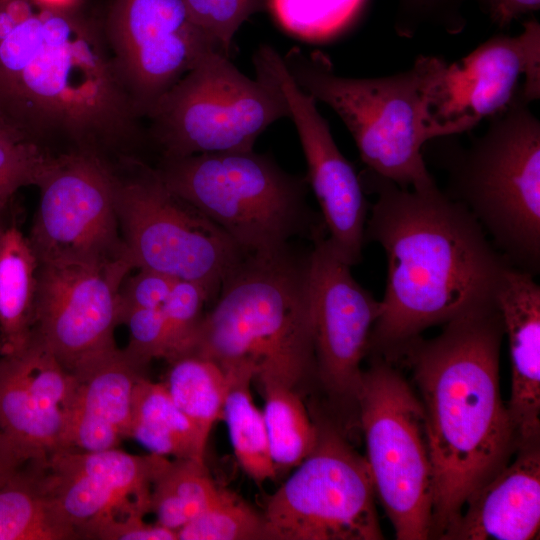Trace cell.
<instances>
[{"label":"cell","instance_id":"18","mask_svg":"<svg viewBox=\"0 0 540 540\" xmlns=\"http://www.w3.org/2000/svg\"><path fill=\"white\" fill-rule=\"evenodd\" d=\"M164 458L118 448L59 449L45 462L43 479L81 539L87 528L107 517L150 512L152 481Z\"/></svg>","mask_w":540,"mask_h":540},{"label":"cell","instance_id":"12","mask_svg":"<svg viewBox=\"0 0 540 540\" xmlns=\"http://www.w3.org/2000/svg\"><path fill=\"white\" fill-rule=\"evenodd\" d=\"M117 184L118 176L96 150L49 155L35 183L40 199L28 238L38 262L129 258L117 215Z\"/></svg>","mask_w":540,"mask_h":540},{"label":"cell","instance_id":"24","mask_svg":"<svg viewBox=\"0 0 540 540\" xmlns=\"http://www.w3.org/2000/svg\"><path fill=\"white\" fill-rule=\"evenodd\" d=\"M39 262L16 225L0 227V353L24 347L33 333Z\"/></svg>","mask_w":540,"mask_h":540},{"label":"cell","instance_id":"2","mask_svg":"<svg viewBox=\"0 0 540 540\" xmlns=\"http://www.w3.org/2000/svg\"><path fill=\"white\" fill-rule=\"evenodd\" d=\"M364 191L377 195L365 240L387 258L380 311L369 351L399 356L425 329L495 300L507 259L474 216L436 189H404L374 172L359 174Z\"/></svg>","mask_w":540,"mask_h":540},{"label":"cell","instance_id":"23","mask_svg":"<svg viewBox=\"0 0 540 540\" xmlns=\"http://www.w3.org/2000/svg\"><path fill=\"white\" fill-rule=\"evenodd\" d=\"M45 462H26L0 479V540L79 539L46 489Z\"/></svg>","mask_w":540,"mask_h":540},{"label":"cell","instance_id":"28","mask_svg":"<svg viewBox=\"0 0 540 540\" xmlns=\"http://www.w3.org/2000/svg\"><path fill=\"white\" fill-rule=\"evenodd\" d=\"M265 398L263 416L271 456L277 472L298 466L315 448L318 428L293 387L261 386Z\"/></svg>","mask_w":540,"mask_h":540},{"label":"cell","instance_id":"5","mask_svg":"<svg viewBox=\"0 0 540 540\" xmlns=\"http://www.w3.org/2000/svg\"><path fill=\"white\" fill-rule=\"evenodd\" d=\"M283 60L296 84L340 117L369 171L404 189H438L422 149L455 135L446 121L450 64L444 59L420 55L409 69L374 78L341 76L319 51L292 48Z\"/></svg>","mask_w":540,"mask_h":540},{"label":"cell","instance_id":"9","mask_svg":"<svg viewBox=\"0 0 540 540\" xmlns=\"http://www.w3.org/2000/svg\"><path fill=\"white\" fill-rule=\"evenodd\" d=\"M366 461L398 540L432 538L433 468L425 412L405 378L378 357L356 395Z\"/></svg>","mask_w":540,"mask_h":540},{"label":"cell","instance_id":"10","mask_svg":"<svg viewBox=\"0 0 540 540\" xmlns=\"http://www.w3.org/2000/svg\"><path fill=\"white\" fill-rule=\"evenodd\" d=\"M132 164L126 178L118 177L116 202L121 237L134 268L201 283L217 296L224 278L246 254L171 191L155 168Z\"/></svg>","mask_w":540,"mask_h":540},{"label":"cell","instance_id":"1","mask_svg":"<svg viewBox=\"0 0 540 540\" xmlns=\"http://www.w3.org/2000/svg\"><path fill=\"white\" fill-rule=\"evenodd\" d=\"M0 114L98 152L140 136L103 23L75 2L0 0Z\"/></svg>","mask_w":540,"mask_h":540},{"label":"cell","instance_id":"39","mask_svg":"<svg viewBox=\"0 0 540 540\" xmlns=\"http://www.w3.org/2000/svg\"><path fill=\"white\" fill-rule=\"evenodd\" d=\"M484 9L499 28H507L513 21L536 12L540 0H484Z\"/></svg>","mask_w":540,"mask_h":540},{"label":"cell","instance_id":"15","mask_svg":"<svg viewBox=\"0 0 540 540\" xmlns=\"http://www.w3.org/2000/svg\"><path fill=\"white\" fill-rule=\"evenodd\" d=\"M254 65L257 74L279 88L287 103L306 159V179L321 208L331 247L350 266L359 263L368 213L360 176L337 147L317 101L291 77L283 56L264 44L255 52Z\"/></svg>","mask_w":540,"mask_h":540},{"label":"cell","instance_id":"8","mask_svg":"<svg viewBox=\"0 0 540 540\" xmlns=\"http://www.w3.org/2000/svg\"><path fill=\"white\" fill-rule=\"evenodd\" d=\"M284 117L287 103L270 79L249 78L216 51L206 53L146 116L161 158L253 150L267 127Z\"/></svg>","mask_w":540,"mask_h":540},{"label":"cell","instance_id":"21","mask_svg":"<svg viewBox=\"0 0 540 540\" xmlns=\"http://www.w3.org/2000/svg\"><path fill=\"white\" fill-rule=\"evenodd\" d=\"M144 370L117 348L73 374L64 449L100 451L118 448L130 438L134 389Z\"/></svg>","mask_w":540,"mask_h":540},{"label":"cell","instance_id":"38","mask_svg":"<svg viewBox=\"0 0 540 540\" xmlns=\"http://www.w3.org/2000/svg\"><path fill=\"white\" fill-rule=\"evenodd\" d=\"M176 279L149 269L123 281L119 290L120 315L128 309L160 308L167 299Z\"/></svg>","mask_w":540,"mask_h":540},{"label":"cell","instance_id":"11","mask_svg":"<svg viewBox=\"0 0 540 540\" xmlns=\"http://www.w3.org/2000/svg\"><path fill=\"white\" fill-rule=\"evenodd\" d=\"M317 424L313 451L267 500L268 540H380L365 457L330 423Z\"/></svg>","mask_w":540,"mask_h":540},{"label":"cell","instance_id":"35","mask_svg":"<svg viewBox=\"0 0 540 540\" xmlns=\"http://www.w3.org/2000/svg\"><path fill=\"white\" fill-rule=\"evenodd\" d=\"M484 0H398L395 29L399 35L410 37L422 25H434L456 34L463 30L464 6Z\"/></svg>","mask_w":540,"mask_h":540},{"label":"cell","instance_id":"7","mask_svg":"<svg viewBox=\"0 0 540 540\" xmlns=\"http://www.w3.org/2000/svg\"><path fill=\"white\" fill-rule=\"evenodd\" d=\"M166 186L217 224L245 254L271 252L324 229L306 203L307 179L254 150L161 158Z\"/></svg>","mask_w":540,"mask_h":540},{"label":"cell","instance_id":"43","mask_svg":"<svg viewBox=\"0 0 540 540\" xmlns=\"http://www.w3.org/2000/svg\"><path fill=\"white\" fill-rule=\"evenodd\" d=\"M1 224H2V222H0V227H1Z\"/></svg>","mask_w":540,"mask_h":540},{"label":"cell","instance_id":"3","mask_svg":"<svg viewBox=\"0 0 540 540\" xmlns=\"http://www.w3.org/2000/svg\"><path fill=\"white\" fill-rule=\"evenodd\" d=\"M445 324L438 336H419L401 351L413 370L426 417L433 468L432 537L438 539L518 447L500 394L504 326L495 300Z\"/></svg>","mask_w":540,"mask_h":540},{"label":"cell","instance_id":"13","mask_svg":"<svg viewBox=\"0 0 540 540\" xmlns=\"http://www.w3.org/2000/svg\"><path fill=\"white\" fill-rule=\"evenodd\" d=\"M129 258L101 263H39L33 332L71 374L117 349L119 290Z\"/></svg>","mask_w":540,"mask_h":540},{"label":"cell","instance_id":"30","mask_svg":"<svg viewBox=\"0 0 540 540\" xmlns=\"http://www.w3.org/2000/svg\"><path fill=\"white\" fill-rule=\"evenodd\" d=\"M177 540H268L263 513L219 488L212 502L177 531Z\"/></svg>","mask_w":540,"mask_h":540},{"label":"cell","instance_id":"37","mask_svg":"<svg viewBox=\"0 0 540 540\" xmlns=\"http://www.w3.org/2000/svg\"><path fill=\"white\" fill-rule=\"evenodd\" d=\"M145 514L133 512L119 517H107L81 535V539L100 540H177V533L157 522L148 523Z\"/></svg>","mask_w":540,"mask_h":540},{"label":"cell","instance_id":"33","mask_svg":"<svg viewBox=\"0 0 540 540\" xmlns=\"http://www.w3.org/2000/svg\"><path fill=\"white\" fill-rule=\"evenodd\" d=\"M48 156L39 141L23 131L0 136V214L20 188L35 185Z\"/></svg>","mask_w":540,"mask_h":540},{"label":"cell","instance_id":"27","mask_svg":"<svg viewBox=\"0 0 540 540\" xmlns=\"http://www.w3.org/2000/svg\"><path fill=\"white\" fill-rule=\"evenodd\" d=\"M218 490L205 460L165 457L152 481L150 512L158 524L177 533L212 502Z\"/></svg>","mask_w":540,"mask_h":540},{"label":"cell","instance_id":"29","mask_svg":"<svg viewBox=\"0 0 540 540\" xmlns=\"http://www.w3.org/2000/svg\"><path fill=\"white\" fill-rule=\"evenodd\" d=\"M250 380H233L225 399L224 417L235 456L244 470L255 482L274 479V465L266 424L261 412L252 400Z\"/></svg>","mask_w":540,"mask_h":540},{"label":"cell","instance_id":"26","mask_svg":"<svg viewBox=\"0 0 540 540\" xmlns=\"http://www.w3.org/2000/svg\"><path fill=\"white\" fill-rule=\"evenodd\" d=\"M163 383L177 407L195 426L206 450L211 429L222 415L232 380L215 362L194 354L169 362Z\"/></svg>","mask_w":540,"mask_h":540},{"label":"cell","instance_id":"31","mask_svg":"<svg viewBox=\"0 0 540 540\" xmlns=\"http://www.w3.org/2000/svg\"><path fill=\"white\" fill-rule=\"evenodd\" d=\"M213 297L201 283L176 280L161 307L166 324L164 359L168 362L186 353L204 315L203 306Z\"/></svg>","mask_w":540,"mask_h":540},{"label":"cell","instance_id":"22","mask_svg":"<svg viewBox=\"0 0 540 540\" xmlns=\"http://www.w3.org/2000/svg\"><path fill=\"white\" fill-rule=\"evenodd\" d=\"M532 274L509 265L495 302L509 342L512 380L509 414L518 446L540 435V286Z\"/></svg>","mask_w":540,"mask_h":540},{"label":"cell","instance_id":"41","mask_svg":"<svg viewBox=\"0 0 540 540\" xmlns=\"http://www.w3.org/2000/svg\"><path fill=\"white\" fill-rule=\"evenodd\" d=\"M15 131H23L0 114V136ZM24 132V131H23ZM26 133V132H25Z\"/></svg>","mask_w":540,"mask_h":540},{"label":"cell","instance_id":"4","mask_svg":"<svg viewBox=\"0 0 540 540\" xmlns=\"http://www.w3.org/2000/svg\"><path fill=\"white\" fill-rule=\"evenodd\" d=\"M186 354L215 362L231 380L295 388L315 371L310 251L288 244L246 254L222 281Z\"/></svg>","mask_w":540,"mask_h":540},{"label":"cell","instance_id":"19","mask_svg":"<svg viewBox=\"0 0 540 540\" xmlns=\"http://www.w3.org/2000/svg\"><path fill=\"white\" fill-rule=\"evenodd\" d=\"M446 121L457 134L503 111L514 99L540 97V24L532 17L517 35H495L450 64Z\"/></svg>","mask_w":540,"mask_h":540},{"label":"cell","instance_id":"34","mask_svg":"<svg viewBox=\"0 0 540 540\" xmlns=\"http://www.w3.org/2000/svg\"><path fill=\"white\" fill-rule=\"evenodd\" d=\"M279 22L287 29L309 33L341 22L359 0H266Z\"/></svg>","mask_w":540,"mask_h":540},{"label":"cell","instance_id":"42","mask_svg":"<svg viewBox=\"0 0 540 540\" xmlns=\"http://www.w3.org/2000/svg\"><path fill=\"white\" fill-rule=\"evenodd\" d=\"M45 1H48V2H54V3H69V2H74L73 0H45Z\"/></svg>","mask_w":540,"mask_h":540},{"label":"cell","instance_id":"25","mask_svg":"<svg viewBox=\"0 0 540 540\" xmlns=\"http://www.w3.org/2000/svg\"><path fill=\"white\" fill-rule=\"evenodd\" d=\"M152 454L205 460L197 430L163 383L142 376L133 394L131 437Z\"/></svg>","mask_w":540,"mask_h":540},{"label":"cell","instance_id":"32","mask_svg":"<svg viewBox=\"0 0 540 540\" xmlns=\"http://www.w3.org/2000/svg\"><path fill=\"white\" fill-rule=\"evenodd\" d=\"M192 22L213 47L230 57L233 38L253 14L266 8V0H184Z\"/></svg>","mask_w":540,"mask_h":540},{"label":"cell","instance_id":"6","mask_svg":"<svg viewBox=\"0 0 540 540\" xmlns=\"http://www.w3.org/2000/svg\"><path fill=\"white\" fill-rule=\"evenodd\" d=\"M520 97L490 117L486 131L453 151L449 198L478 221L514 267L540 271V121Z\"/></svg>","mask_w":540,"mask_h":540},{"label":"cell","instance_id":"17","mask_svg":"<svg viewBox=\"0 0 540 540\" xmlns=\"http://www.w3.org/2000/svg\"><path fill=\"white\" fill-rule=\"evenodd\" d=\"M75 377L33 332L0 358V431L23 462H45L64 449Z\"/></svg>","mask_w":540,"mask_h":540},{"label":"cell","instance_id":"36","mask_svg":"<svg viewBox=\"0 0 540 540\" xmlns=\"http://www.w3.org/2000/svg\"><path fill=\"white\" fill-rule=\"evenodd\" d=\"M129 329V344L124 350L136 363L146 368L166 352V324L160 308L128 309L121 313L120 323Z\"/></svg>","mask_w":540,"mask_h":540},{"label":"cell","instance_id":"16","mask_svg":"<svg viewBox=\"0 0 540 540\" xmlns=\"http://www.w3.org/2000/svg\"><path fill=\"white\" fill-rule=\"evenodd\" d=\"M310 290L315 372L328 395L356 403L361 362L369 352L380 301L352 276L333 250L326 229L312 238Z\"/></svg>","mask_w":540,"mask_h":540},{"label":"cell","instance_id":"14","mask_svg":"<svg viewBox=\"0 0 540 540\" xmlns=\"http://www.w3.org/2000/svg\"><path fill=\"white\" fill-rule=\"evenodd\" d=\"M102 23L141 118L206 53L218 52L192 22L184 0H109Z\"/></svg>","mask_w":540,"mask_h":540},{"label":"cell","instance_id":"40","mask_svg":"<svg viewBox=\"0 0 540 540\" xmlns=\"http://www.w3.org/2000/svg\"><path fill=\"white\" fill-rule=\"evenodd\" d=\"M24 463L0 431V479Z\"/></svg>","mask_w":540,"mask_h":540},{"label":"cell","instance_id":"20","mask_svg":"<svg viewBox=\"0 0 540 540\" xmlns=\"http://www.w3.org/2000/svg\"><path fill=\"white\" fill-rule=\"evenodd\" d=\"M466 502L458 522L441 539L530 540L540 526L539 441L522 444Z\"/></svg>","mask_w":540,"mask_h":540}]
</instances>
